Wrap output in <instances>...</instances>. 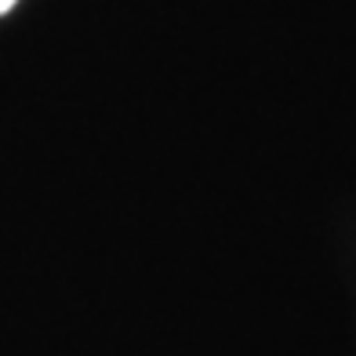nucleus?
Listing matches in <instances>:
<instances>
[{
	"mask_svg": "<svg viewBox=\"0 0 356 356\" xmlns=\"http://www.w3.org/2000/svg\"><path fill=\"white\" fill-rule=\"evenodd\" d=\"M15 8V0H0V15H4V11H11Z\"/></svg>",
	"mask_w": 356,
	"mask_h": 356,
	"instance_id": "f257e3e1",
	"label": "nucleus"
}]
</instances>
